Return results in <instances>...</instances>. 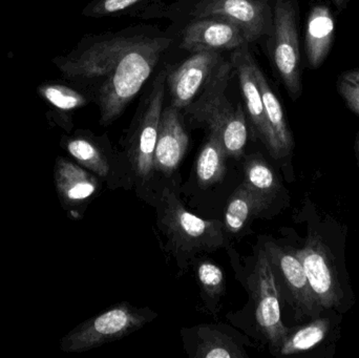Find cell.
Instances as JSON below:
<instances>
[{"label":"cell","instance_id":"1","mask_svg":"<svg viewBox=\"0 0 359 358\" xmlns=\"http://www.w3.org/2000/svg\"><path fill=\"white\" fill-rule=\"evenodd\" d=\"M155 27H128L88 36L69 55L54 59L69 81L92 95L100 123H113L126 111L172 44Z\"/></svg>","mask_w":359,"mask_h":358},{"label":"cell","instance_id":"2","mask_svg":"<svg viewBox=\"0 0 359 358\" xmlns=\"http://www.w3.org/2000/svg\"><path fill=\"white\" fill-rule=\"evenodd\" d=\"M233 69L231 60L224 59L183 113L194 123L215 132L227 157L240 159L248 140V128L242 104L233 106L226 96Z\"/></svg>","mask_w":359,"mask_h":358},{"label":"cell","instance_id":"3","mask_svg":"<svg viewBox=\"0 0 359 358\" xmlns=\"http://www.w3.org/2000/svg\"><path fill=\"white\" fill-rule=\"evenodd\" d=\"M273 29L267 39L270 62L291 100L303 95L299 0H272Z\"/></svg>","mask_w":359,"mask_h":358},{"label":"cell","instance_id":"4","mask_svg":"<svg viewBox=\"0 0 359 358\" xmlns=\"http://www.w3.org/2000/svg\"><path fill=\"white\" fill-rule=\"evenodd\" d=\"M160 204V223L175 254L191 256L223 247L225 235L219 221L204 220L190 214L170 189L164 191Z\"/></svg>","mask_w":359,"mask_h":358},{"label":"cell","instance_id":"5","mask_svg":"<svg viewBox=\"0 0 359 358\" xmlns=\"http://www.w3.org/2000/svg\"><path fill=\"white\" fill-rule=\"evenodd\" d=\"M147 311L119 304L78 326L61 340L65 352H84L121 340L149 321Z\"/></svg>","mask_w":359,"mask_h":358},{"label":"cell","instance_id":"6","mask_svg":"<svg viewBox=\"0 0 359 358\" xmlns=\"http://www.w3.org/2000/svg\"><path fill=\"white\" fill-rule=\"evenodd\" d=\"M166 73L168 65L156 76L128 149L135 174L142 181H149L155 170L154 156L163 111Z\"/></svg>","mask_w":359,"mask_h":358},{"label":"cell","instance_id":"7","mask_svg":"<svg viewBox=\"0 0 359 358\" xmlns=\"http://www.w3.org/2000/svg\"><path fill=\"white\" fill-rule=\"evenodd\" d=\"M188 15L229 19L244 31L249 43L269 37L273 29L272 0H194Z\"/></svg>","mask_w":359,"mask_h":358},{"label":"cell","instance_id":"8","mask_svg":"<svg viewBox=\"0 0 359 358\" xmlns=\"http://www.w3.org/2000/svg\"><path fill=\"white\" fill-rule=\"evenodd\" d=\"M322 310L337 309L343 300L339 273L330 250L318 235H309L305 246L295 252Z\"/></svg>","mask_w":359,"mask_h":358},{"label":"cell","instance_id":"9","mask_svg":"<svg viewBox=\"0 0 359 358\" xmlns=\"http://www.w3.org/2000/svg\"><path fill=\"white\" fill-rule=\"evenodd\" d=\"M224 59L219 50H202L190 55L181 64L168 65L166 85L172 106L183 111L198 96Z\"/></svg>","mask_w":359,"mask_h":358},{"label":"cell","instance_id":"10","mask_svg":"<svg viewBox=\"0 0 359 358\" xmlns=\"http://www.w3.org/2000/svg\"><path fill=\"white\" fill-rule=\"evenodd\" d=\"M255 273L257 277L255 319L257 327L267 338L272 350L278 352L288 336L289 329L283 323L276 277L265 249L259 252Z\"/></svg>","mask_w":359,"mask_h":358},{"label":"cell","instance_id":"11","mask_svg":"<svg viewBox=\"0 0 359 358\" xmlns=\"http://www.w3.org/2000/svg\"><path fill=\"white\" fill-rule=\"evenodd\" d=\"M230 60L238 74L243 99L255 136L264 143L272 157L280 159L282 153L276 136L266 119L263 99L253 69L255 59L249 50V44L234 50Z\"/></svg>","mask_w":359,"mask_h":358},{"label":"cell","instance_id":"12","mask_svg":"<svg viewBox=\"0 0 359 358\" xmlns=\"http://www.w3.org/2000/svg\"><path fill=\"white\" fill-rule=\"evenodd\" d=\"M249 43L244 31L236 22L223 17L191 18L181 34L180 48L186 52L236 50Z\"/></svg>","mask_w":359,"mask_h":358},{"label":"cell","instance_id":"13","mask_svg":"<svg viewBox=\"0 0 359 358\" xmlns=\"http://www.w3.org/2000/svg\"><path fill=\"white\" fill-rule=\"evenodd\" d=\"M265 252L272 265L278 267L290 291L299 319L318 317L322 309L310 287L301 260L294 250H287L272 242L265 245Z\"/></svg>","mask_w":359,"mask_h":358},{"label":"cell","instance_id":"14","mask_svg":"<svg viewBox=\"0 0 359 358\" xmlns=\"http://www.w3.org/2000/svg\"><path fill=\"white\" fill-rule=\"evenodd\" d=\"M189 144V137L184 128L182 111L177 107H165L160 120L154 165L155 170L170 176L183 160Z\"/></svg>","mask_w":359,"mask_h":358},{"label":"cell","instance_id":"15","mask_svg":"<svg viewBox=\"0 0 359 358\" xmlns=\"http://www.w3.org/2000/svg\"><path fill=\"white\" fill-rule=\"evenodd\" d=\"M305 27L306 67L318 69L328 58L337 34V21L330 6L323 1L312 4Z\"/></svg>","mask_w":359,"mask_h":358},{"label":"cell","instance_id":"16","mask_svg":"<svg viewBox=\"0 0 359 358\" xmlns=\"http://www.w3.org/2000/svg\"><path fill=\"white\" fill-rule=\"evenodd\" d=\"M55 183L61 202L67 207L81 205L97 193L99 186L96 177L65 158L57 159Z\"/></svg>","mask_w":359,"mask_h":358},{"label":"cell","instance_id":"17","mask_svg":"<svg viewBox=\"0 0 359 358\" xmlns=\"http://www.w3.org/2000/svg\"><path fill=\"white\" fill-rule=\"evenodd\" d=\"M271 201L243 182L232 193L226 206L224 226L227 233H240L255 216L269 206Z\"/></svg>","mask_w":359,"mask_h":358},{"label":"cell","instance_id":"18","mask_svg":"<svg viewBox=\"0 0 359 358\" xmlns=\"http://www.w3.org/2000/svg\"><path fill=\"white\" fill-rule=\"evenodd\" d=\"M253 69H255V79L263 99L266 119L278 141L282 158L286 157L292 151L294 141H293L292 132L287 123L282 103L278 100V96L272 90L265 74L262 71L257 61H255Z\"/></svg>","mask_w":359,"mask_h":358},{"label":"cell","instance_id":"19","mask_svg":"<svg viewBox=\"0 0 359 358\" xmlns=\"http://www.w3.org/2000/svg\"><path fill=\"white\" fill-rule=\"evenodd\" d=\"M226 158L227 155L221 139L215 132H209L196 164V178L203 188L212 186L223 180L225 176Z\"/></svg>","mask_w":359,"mask_h":358},{"label":"cell","instance_id":"20","mask_svg":"<svg viewBox=\"0 0 359 358\" xmlns=\"http://www.w3.org/2000/svg\"><path fill=\"white\" fill-rule=\"evenodd\" d=\"M166 0H93L82 14L88 18L103 17H147V12H155Z\"/></svg>","mask_w":359,"mask_h":358},{"label":"cell","instance_id":"21","mask_svg":"<svg viewBox=\"0 0 359 358\" xmlns=\"http://www.w3.org/2000/svg\"><path fill=\"white\" fill-rule=\"evenodd\" d=\"M330 319L316 317L307 325L297 329L289 330L286 340L280 346L278 353L283 357L308 352L322 344L330 331Z\"/></svg>","mask_w":359,"mask_h":358},{"label":"cell","instance_id":"22","mask_svg":"<svg viewBox=\"0 0 359 358\" xmlns=\"http://www.w3.org/2000/svg\"><path fill=\"white\" fill-rule=\"evenodd\" d=\"M245 179L250 188L272 200L280 191V181L261 155L249 156L244 165Z\"/></svg>","mask_w":359,"mask_h":358},{"label":"cell","instance_id":"23","mask_svg":"<svg viewBox=\"0 0 359 358\" xmlns=\"http://www.w3.org/2000/svg\"><path fill=\"white\" fill-rule=\"evenodd\" d=\"M198 344L194 357L198 358L246 357L242 349L225 334L208 328L198 330Z\"/></svg>","mask_w":359,"mask_h":358},{"label":"cell","instance_id":"24","mask_svg":"<svg viewBox=\"0 0 359 358\" xmlns=\"http://www.w3.org/2000/svg\"><path fill=\"white\" fill-rule=\"evenodd\" d=\"M39 94L48 104L60 111H75L94 100L88 90L60 83L43 84L39 88Z\"/></svg>","mask_w":359,"mask_h":358},{"label":"cell","instance_id":"25","mask_svg":"<svg viewBox=\"0 0 359 358\" xmlns=\"http://www.w3.org/2000/svg\"><path fill=\"white\" fill-rule=\"evenodd\" d=\"M65 149L82 166L92 170L97 176L107 177L109 165L107 158L96 143L86 137H74L69 139Z\"/></svg>","mask_w":359,"mask_h":358},{"label":"cell","instance_id":"26","mask_svg":"<svg viewBox=\"0 0 359 358\" xmlns=\"http://www.w3.org/2000/svg\"><path fill=\"white\" fill-rule=\"evenodd\" d=\"M196 277L203 290L211 298L219 296L224 291V273L215 263L204 261L198 264Z\"/></svg>","mask_w":359,"mask_h":358},{"label":"cell","instance_id":"27","mask_svg":"<svg viewBox=\"0 0 359 358\" xmlns=\"http://www.w3.org/2000/svg\"><path fill=\"white\" fill-rule=\"evenodd\" d=\"M337 92L339 96L345 101L346 105L349 107L350 111H353L359 117V88L353 85L345 80L337 79Z\"/></svg>","mask_w":359,"mask_h":358},{"label":"cell","instance_id":"28","mask_svg":"<svg viewBox=\"0 0 359 358\" xmlns=\"http://www.w3.org/2000/svg\"><path fill=\"white\" fill-rule=\"evenodd\" d=\"M339 78L359 88V69H349V71H344V73L339 75Z\"/></svg>","mask_w":359,"mask_h":358},{"label":"cell","instance_id":"29","mask_svg":"<svg viewBox=\"0 0 359 358\" xmlns=\"http://www.w3.org/2000/svg\"><path fill=\"white\" fill-rule=\"evenodd\" d=\"M331 1H332L333 6L337 8V13H341L348 8L352 0H331Z\"/></svg>","mask_w":359,"mask_h":358},{"label":"cell","instance_id":"30","mask_svg":"<svg viewBox=\"0 0 359 358\" xmlns=\"http://www.w3.org/2000/svg\"><path fill=\"white\" fill-rule=\"evenodd\" d=\"M355 153H356V157H358V165H359V132L358 134V136H356V140H355Z\"/></svg>","mask_w":359,"mask_h":358}]
</instances>
